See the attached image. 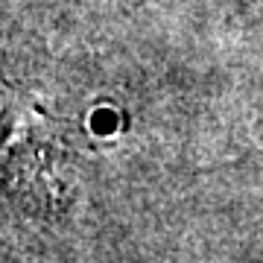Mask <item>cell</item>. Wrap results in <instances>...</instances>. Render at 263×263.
<instances>
[{
	"instance_id": "6da1fadb",
	"label": "cell",
	"mask_w": 263,
	"mask_h": 263,
	"mask_svg": "<svg viewBox=\"0 0 263 263\" xmlns=\"http://www.w3.org/2000/svg\"><path fill=\"white\" fill-rule=\"evenodd\" d=\"M88 129L94 132L97 138H108V135H114L120 129V114L114 108H108V105H100V108H94L88 114Z\"/></svg>"
}]
</instances>
